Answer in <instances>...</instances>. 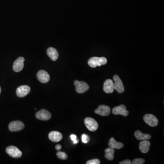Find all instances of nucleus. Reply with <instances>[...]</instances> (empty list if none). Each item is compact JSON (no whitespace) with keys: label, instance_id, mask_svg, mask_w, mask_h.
<instances>
[{"label":"nucleus","instance_id":"obj_22","mask_svg":"<svg viewBox=\"0 0 164 164\" xmlns=\"http://www.w3.org/2000/svg\"><path fill=\"white\" fill-rule=\"evenodd\" d=\"M145 160L142 158L135 159L131 163L132 164H143L145 163Z\"/></svg>","mask_w":164,"mask_h":164},{"label":"nucleus","instance_id":"obj_17","mask_svg":"<svg viewBox=\"0 0 164 164\" xmlns=\"http://www.w3.org/2000/svg\"><path fill=\"white\" fill-rule=\"evenodd\" d=\"M151 146V143L148 140H143L140 142L139 145V148L141 152L147 153L150 150V147Z\"/></svg>","mask_w":164,"mask_h":164},{"label":"nucleus","instance_id":"obj_14","mask_svg":"<svg viewBox=\"0 0 164 164\" xmlns=\"http://www.w3.org/2000/svg\"><path fill=\"white\" fill-rule=\"evenodd\" d=\"M103 90L107 94L112 93L114 90L113 82L110 79H108L104 84Z\"/></svg>","mask_w":164,"mask_h":164},{"label":"nucleus","instance_id":"obj_2","mask_svg":"<svg viewBox=\"0 0 164 164\" xmlns=\"http://www.w3.org/2000/svg\"><path fill=\"white\" fill-rule=\"evenodd\" d=\"M6 152L7 153L8 155L14 158H19L22 156V152L17 147L14 146H10L7 147L6 149Z\"/></svg>","mask_w":164,"mask_h":164},{"label":"nucleus","instance_id":"obj_18","mask_svg":"<svg viewBox=\"0 0 164 164\" xmlns=\"http://www.w3.org/2000/svg\"><path fill=\"white\" fill-rule=\"evenodd\" d=\"M135 136L136 139L139 141L150 140L152 136L149 134H144L140 130H136L135 132Z\"/></svg>","mask_w":164,"mask_h":164},{"label":"nucleus","instance_id":"obj_24","mask_svg":"<svg viewBox=\"0 0 164 164\" xmlns=\"http://www.w3.org/2000/svg\"><path fill=\"white\" fill-rule=\"evenodd\" d=\"M100 162L99 159H95L93 160H89L86 163L87 164H99Z\"/></svg>","mask_w":164,"mask_h":164},{"label":"nucleus","instance_id":"obj_5","mask_svg":"<svg viewBox=\"0 0 164 164\" xmlns=\"http://www.w3.org/2000/svg\"><path fill=\"white\" fill-rule=\"evenodd\" d=\"M113 80L114 81L113 83L114 89L116 90L118 93H123L124 91V88L119 76L117 75H115L113 77Z\"/></svg>","mask_w":164,"mask_h":164},{"label":"nucleus","instance_id":"obj_25","mask_svg":"<svg viewBox=\"0 0 164 164\" xmlns=\"http://www.w3.org/2000/svg\"><path fill=\"white\" fill-rule=\"evenodd\" d=\"M120 164H131V161L129 159H126V160H124L123 162H119Z\"/></svg>","mask_w":164,"mask_h":164},{"label":"nucleus","instance_id":"obj_3","mask_svg":"<svg viewBox=\"0 0 164 164\" xmlns=\"http://www.w3.org/2000/svg\"><path fill=\"white\" fill-rule=\"evenodd\" d=\"M74 85L76 88V91L78 93L83 94L89 90V87L85 82L75 80L74 82Z\"/></svg>","mask_w":164,"mask_h":164},{"label":"nucleus","instance_id":"obj_4","mask_svg":"<svg viewBox=\"0 0 164 164\" xmlns=\"http://www.w3.org/2000/svg\"><path fill=\"white\" fill-rule=\"evenodd\" d=\"M84 123L87 129L90 131H95L98 128V123L92 118L87 117L85 118Z\"/></svg>","mask_w":164,"mask_h":164},{"label":"nucleus","instance_id":"obj_12","mask_svg":"<svg viewBox=\"0 0 164 164\" xmlns=\"http://www.w3.org/2000/svg\"><path fill=\"white\" fill-rule=\"evenodd\" d=\"M37 80L42 83H47L50 80V76L46 71L41 70L36 75Z\"/></svg>","mask_w":164,"mask_h":164},{"label":"nucleus","instance_id":"obj_16","mask_svg":"<svg viewBox=\"0 0 164 164\" xmlns=\"http://www.w3.org/2000/svg\"><path fill=\"white\" fill-rule=\"evenodd\" d=\"M47 53L48 57L53 61H56L59 58V54L58 51L53 47H49L47 49Z\"/></svg>","mask_w":164,"mask_h":164},{"label":"nucleus","instance_id":"obj_13","mask_svg":"<svg viewBox=\"0 0 164 164\" xmlns=\"http://www.w3.org/2000/svg\"><path fill=\"white\" fill-rule=\"evenodd\" d=\"M25 59L23 57H19L18 58L13 65V69L16 72H19L23 70L24 67V62Z\"/></svg>","mask_w":164,"mask_h":164},{"label":"nucleus","instance_id":"obj_8","mask_svg":"<svg viewBox=\"0 0 164 164\" xmlns=\"http://www.w3.org/2000/svg\"><path fill=\"white\" fill-rule=\"evenodd\" d=\"M112 113L115 115H121L123 116H128L129 112L126 110V107L123 104L115 107L112 109Z\"/></svg>","mask_w":164,"mask_h":164},{"label":"nucleus","instance_id":"obj_1","mask_svg":"<svg viewBox=\"0 0 164 164\" xmlns=\"http://www.w3.org/2000/svg\"><path fill=\"white\" fill-rule=\"evenodd\" d=\"M107 63V60L104 57H93L89 59L88 65L91 68H96L97 66L105 65Z\"/></svg>","mask_w":164,"mask_h":164},{"label":"nucleus","instance_id":"obj_26","mask_svg":"<svg viewBox=\"0 0 164 164\" xmlns=\"http://www.w3.org/2000/svg\"><path fill=\"white\" fill-rule=\"evenodd\" d=\"M70 138L72 141H75V140L77 139L76 135H74V134H72V135H70Z\"/></svg>","mask_w":164,"mask_h":164},{"label":"nucleus","instance_id":"obj_23","mask_svg":"<svg viewBox=\"0 0 164 164\" xmlns=\"http://www.w3.org/2000/svg\"><path fill=\"white\" fill-rule=\"evenodd\" d=\"M90 141V138L88 135L86 134H83L82 135V141L84 144H87Z\"/></svg>","mask_w":164,"mask_h":164},{"label":"nucleus","instance_id":"obj_15","mask_svg":"<svg viewBox=\"0 0 164 164\" xmlns=\"http://www.w3.org/2000/svg\"><path fill=\"white\" fill-rule=\"evenodd\" d=\"M48 138L50 141L54 142H58L61 141L63 138V135L60 132L57 131H53L50 132L48 135Z\"/></svg>","mask_w":164,"mask_h":164},{"label":"nucleus","instance_id":"obj_6","mask_svg":"<svg viewBox=\"0 0 164 164\" xmlns=\"http://www.w3.org/2000/svg\"><path fill=\"white\" fill-rule=\"evenodd\" d=\"M144 121L152 127H156L158 124V120L157 118L152 114H147L143 118Z\"/></svg>","mask_w":164,"mask_h":164},{"label":"nucleus","instance_id":"obj_9","mask_svg":"<svg viewBox=\"0 0 164 164\" xmlns=\"http://www.w3.org/2000/svg\"><path fill=\"white\" fill-rule=\"evenodd\" d=\"M51 116L52 115L51 113L45 109H41L40 111L37 112L36 114V117L37 119L44 121L49 120L51 118Z\"/></svg>","mask_w":164,"mask_h":164},{"label":"nucleus","instance_id":"obj_21","mask_svg":"<svg viewBox=\"0 0 164 164\" xmlns=\"http://www.w3.org/2000/svg\"><path fill=\"white\" fill-rule=\"evenodd\" d=\"M57 156L61 160H66L68 158V155L64 152H59L57 153Z\"/></svg>","mask_w":164,"mask_h":164},{"label":"nucleus","instance_id":"obj_20","mask_svg":"<svg viewBox=\"0 0 164 164\" xmlns=\"http://www.w3.org/2000/svg\"><path fill=\"white\" fill-rule=\"evenodd\" d=\"M114 149L109 147V148H108L105 149L104 157L106 158L109 160V161H112L114 158Z\"/></svg>","mask_w":164,"mask_h":164},{"label":"nucleus","instance_id":"obj_11","mask_svg":"<svg viewBox=\"0 0 164 164\" xmlns=\"http://www.w3.org/2000/svg\"><path fill=\"white\" fill-rule=\"evenodd\" d=\"M30 91L31 88L28 86L22 85L17 88L16 94L19 97H24L29 93Z\"/></svg>","mask_w":164,"mask_h":164},{"label":"nucleus","instance_id":"obj_29","mask_svg":"<svg viewBox=\"0 0 164 164\" xmlns=\"http://www.w3.org/2000/svg\"><path fill=\"white\" fill-rule=\"evenodd\" d=\"M1 90H1V87H0V94H1Z\"/></svg>","mask_w":164,"mask_h":164},{"label":"nucleus","instance_id":"obj_19","mask_svg":"<svg viewBox=\"0 0 164 164\" xmlns=\"http://www.w3.org/2000/svg\"><path fill=\"white\" fill-rule=\"evenodd\" d=\"M109 147L113 148V149H120L123 148V144L120 142H117L115 141V139L112 137L109 140Z\"/></svg>","mask_w":164,"mask_h":164},{"label":"nucleus","instance_id":"obj_28","mask_svg":"<svg viewBox=\"0 0 164 164\" xmlns=\"http://www.w3.org/2000/svg\"><path fill=\"white\" fill-rule=\"evenodd\" d=\"M79 142V140H75V141H73V143H74V144H76L77 143H78V142Z\"/></svg>","mask_w":164,"mask_h":164},{"label":"nucleus","instance_id":"obj_27","mask_svg":"<svg viewBox=\"0 0 164 164\" xmlns=\"http://www.w3.org/2000/svg\"><path fill=\"white\" fill-rule=\"evenodd\" d=\"M61 148H62V146H61V145H59V144L56 145V147H55V149L58 150V151L61 150Z\"/></svg>","mask_w":164,"mask_h":164},{"label":"nucleus","instance_id":"obj_7","mask_svg":"<svg viewBox=\"0 0 164 164\" xmlns=\"http://www.w3.org/2000/svg\"><path fill=\"white\" fill-rule=\"evenodd\" d=\"M24 126V124L22 121H12L9 124V129L12 132H17L23 129Z\"/></svg>","mask_w":164,"mask_h":164},{"label":"nucleus","instance_id":"obj_10","mask_svg":"<svg viewBox=\"0 0 164 164\" xmlns=\"http://www.w3.org/2000/svg\"><path fill=\"white\" fill-rule=\"evenodd\" d=\"M111 112L110 108L108 106L105 105H100L95 110V113L103 116H108Z\"/></svg>","mask_w":164,"mask_h":164}]
</instances>
